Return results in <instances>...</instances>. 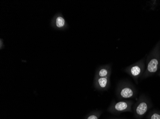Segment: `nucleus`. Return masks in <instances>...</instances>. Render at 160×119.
I'll list each match as a JSON object with an SVG mask.
<instances>
[{
    "instance_id": "obj_1",
    "label": "nucleus",
    "mask_w": 160,
    "mask_h": 119,
    "mask_svg": "<svg viewBox=\"0 0 160 119\" xmlns=\"http://www.w3.org/2000/svg\"><path fill=\"white\" fill-rule=\"evenodd\" d=\"M160 70V43H157L149 53L146 61V68L142 79L148 78Z\"/></svg>"
},
{
    "instance_id": "obj_2",
    "label": "nucleus",
    "mask_w": 160,
    "mask_h": 119,
    "mask_svg": "<svg viewBox=\"0 0 160 119\" xmlns=\"http://www.w3.org/2000/svg\"><path fill=\"white\" fill-rule=\"evenodd\" d=\"M116 95L120 100L135 98L137 90L132 83L128 80H121L118 84L116 90Z\"/></svg>"
},
{
    "instance_id": "obj_3",
    "label": "nucleus",
    "mask_w": 160,
    "mask_h": 119,
    "mask_svg": "<svg viewBox=\"0 0 160 119\" xmlns=\"http://www.w3.org/2000/svg\"><path fill=\"white\" fill-rule=\"evenodd\" d=\"M152 106L149 98L144 94L139 96L134 105L133 113L136 119H141L145 115Z\"/></svg>"
},
{
    "instance_id": "obj_4",
    "label": "nucleus",
    "mask_w": 160,
    "mask_h": 119,
    "mask_svg": "<svg viewBox=\"0 0 160 119\" xmlns=\"http://www.w3.org/2000/svg\"><path fill=\"white\" fill-rule=\"evenodd\" d=\"M146 68V63L144 60L142 59L139 61L125 68L124 71L130 76L137 84H138L139 79L142 78Z\"/></svg>"
},
{
    "instance_id": "obj_5",
    "label": "nucleus",
    "mask_w": 160,
    "mask_h": 119,
    "mask_svg": "<svg viewBox=\"0 0 160 119\" xmlns=\"http://www.w3.org/2000/svg\"><path fill=\"white\" fill-rule=\"evenodd\" d=\"M134 102L132 100H124L116 102L113 101L109 107L108 111L114 114L124 112H133Z\"/></svg>"
},
{
    "instance_id": "obj_6",
    "label": "nucleus",
    "mask_w": 160,
    "mask_h": 119,
    "mask_svg": "<svg viewBox=\"0 0 160 119\" xmlns=\"http://www.w3.org/2000/svg\"><path fill=\"white\" fill-rule=\"evenodd\" d=\"M51 25L55 29L59 30H64L68 27L66 20L60 13H57L53 17L51 21Z\"/></svg>"
},
{
    "instance_id": "obj_7",
    "label": "nucleus",
    "mask_w": 160,
    "mask_h": 119,
    "mask_svg": "<svg viewBox=\"0 0 160 119\" xmlns=\"http://www.w3.org/2000/svg\"><path fill=\"white\" fill-rule=\"evenodd\" d=\"M110 86V77L94 79V86L98 90L105 91Z\"/></svg>"
},
{
    "instance_id": "obj_8",
    "label": "nucleus",
    "mask_w": 160,
    "mask_h": 119,
    "mask_svg": "<svg viewBox=\"0 0 160 119\" xmlns=\"http://www.w3.org/2000/svg\"><path fill=\"white\" fill-rule=\"evenodd\" d=\"M111 65L110 64L103 65L97 71L95 78L101 77H108L111 76Z\"/></svg>"
},
{
    "instance_id": "obj_9",
    "label": "nucleus",
    "mask_w": 160,
    "mask_h": 119,
    "mask_svg": "<svg viewBox=\"0 0 160 119\" xmlns=\"http://www.w3.org/2000/svg\"><path fill=\"white\" fill-rule=\"evenodd\" d=\"M148 119H160V112L157 110H153L149 113Z\"/></svg>"
},
{
    "instance_id": "obj_10",
    "label": "nucleus",
    "mask_w": 160,
    "mask_h": 119,
    "mask_svg": "<svg viewBox=\"0 0 160 119\" xmlns=\"http://www.w3.org/2000/svg\"><path fill=\"white\" fill-rule=\"evenodd\" d=\"M99 115L100 114L99 113H98V114L93 113V114H91L90 115H89L86 119H98Z\"/></svg>"
},
{
    "instance_id": "obj_11",
    "label": "nucleus",
    "mask_w": 160,
    "mask_h": 119,
    "mask_svg": "<svg viewBox=\"0 0 160 119\" xmlns=\"http://www.w3.org/2000/svg\"><path fill=\"white\" fill-rule=\"evenodd\" d=\"M157 1H152V2H151V9L152 10L156 8L157 6Z\"/></svg>"
},
{
    "instance_id": "obj_12",
    "label": "nucleus",
    "mask_w": 160,
    "mask_h": 119,
    "mask_svg": "<svg viewBox=\"0 0 160 119\" xmlns=\"http://www.w3.org/2000/svg\"><path fill=\"white\" fill-rule=\"evenodd\" d=\"M2 45H3V43L2 42V39H1V40H0V49H2V48H3L4 46H2Z\"/></svg>"
},
{
    "instance_id": "obj_13",
    "label": "nucleus",
    "mask_w": 160,
    "mask_h": 119,
    "mask_svg": "<svg viewBox=\"0 0 160 119\" xmlns=\"http://www.w3.org/2000/svg\"><path fill=\"white\" fill-rule=\"evenodd\" d=\"M158 76H160V70L159 71V72H158Z\"/></svg>"
}]
</instances>
